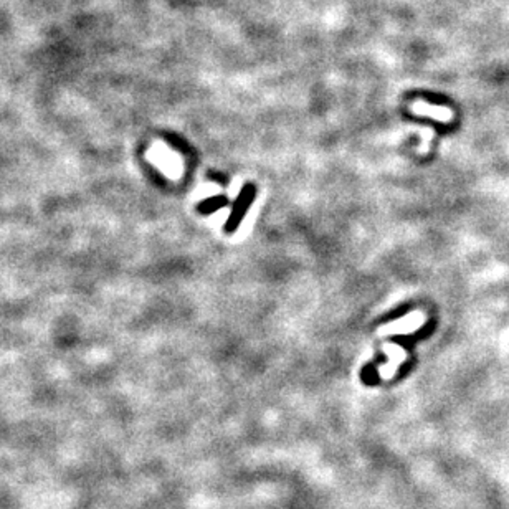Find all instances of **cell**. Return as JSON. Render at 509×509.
Instances as JSON below:
<instances>
[{
  "label": "cell",
  "mask_w": 509,
  "mask_h": 509,
  "mask_svg": "<svg viewBox=\"0 0 509 509\" xmlns=\"http://www.w3.org/2000/svg\"><path fill=\"white\" fill-rule=\"evenodd\" d=\"M255 194H256L255 189L251 187V185H246V187L241 190L239 200L235 202L234 212H231V217H230L229 221H226V225H225L226 231H230V234H231V231H234L236 226H239L241 219H243L245 214H246V210H248L250 202L253 200Z\"/></svg>",
  "instance_id": "cell-1"
},
{
  "label": "cell",
  "mask_w": 509,
  "mask_h": 509,
  "mask_svg": "<svg viewBox=\"0 0 509 509\" xmlns=\"http://www.w3.org/2000/svg\"><path fill=\"white\" fill-rule=\"evenodd\" d=\"M423 322H425V316L422 312H412V314L405 316L404 319H399L392 324L382 327V334H408V332L417 331Z\"/></svg>",
  "instance_id": "cell-2"
},
{
  "label": "cell",
  "mask_w": 509,
  "mask_h": 509,
  "mask_svg": "<svg viewBox=\"0 0 509 509\" xmlns=\"http://www.w3.org/2000/svg\"><path fill=\"white\" fill-rule=\"evenodd\" d=\"M412 111L417 114L422 116H430V118H435L442 123H448V121L453 119V111L448 108H443V106H432L423 102H417L412 104Z\"/></svg>",
  "instance_id": "cell-3"
},
{
  "label": "cell",
  "mask_w": 509,
  "mask_h": 509,
  "mask_svg": "<svg viewBox=\"0 0 509 509\" xmlns=\"http://www.w3.org/2000/svg\"><path fill=\"white\" fill-rule=\"evenodd\" d=\"M385 352L390 356V362L389 366H385L384 369H382V372H387L385 376L390 377L397 367L405 361V351L400 349L399 346H385Z\"/></svg>",
  "instance_id": "cell-4"
}]
</instances>
